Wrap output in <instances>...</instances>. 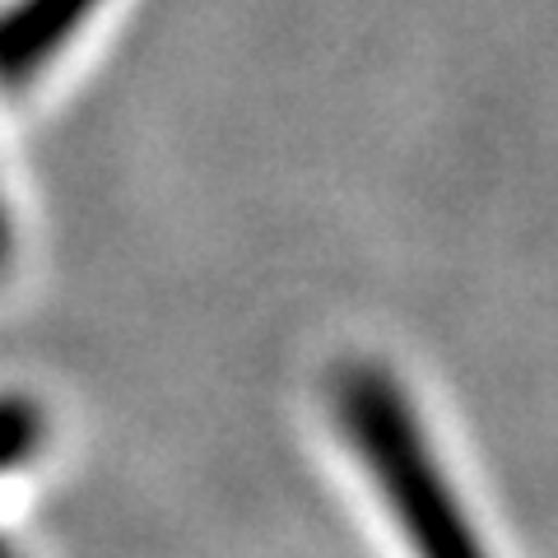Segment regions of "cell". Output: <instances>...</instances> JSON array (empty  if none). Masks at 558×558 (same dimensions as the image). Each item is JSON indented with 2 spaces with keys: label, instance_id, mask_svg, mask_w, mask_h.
<instances>
[{
  "label": "cell",
  "instance_id": "obj_2",
  "mask_svg": "<svg viewBox=\"0 0 558 558\" xmlns=\"http://www.w3.org/2000/svg\"><path fill=\"white\" fill-rule=\"evenodd\" d=\"M0 256H5V219H0Z\"/></svg>",
  "mask_w": 558,
  "mask_h": 558
},
{
  "label": "cell",
  "instance_id": "obj_1",
  "mask_svg": "<svg viewBox=\"0 0 558 558\" xmlns=\"http://www.w3.org/2000/svg\"><path fill=\"white\" fill-rule=\"evenodd\" d=\"M336 410L354 457L368 465L381 498L391 502L400 526L414 531L424 549H475L461 502L451 498L447 480L428 457V442L418 433L405 396L391 387L381 368H349L336 387Z\"/></svg>",
  "mask_w": 558,
  "mask_h": 558
}]
</instances>
